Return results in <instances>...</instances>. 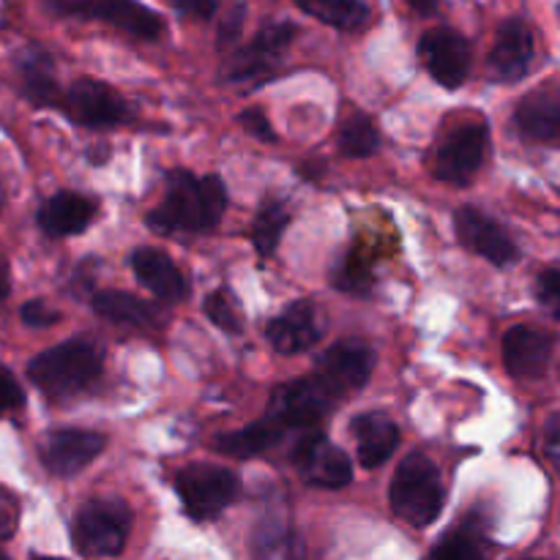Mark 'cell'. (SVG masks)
Returning <instances> with one entry per match:
<instances>
[{
  "label": "cell",
  "instance_id": "33",
  "mask_svg": "<svg viewBox=\"0 0 560 560\" xmlns=\"http://www.w3.org/2000/svg\"><path fill=\"white\" fill-rule=\"evenodd\" d=\"M22 405H25V392L14 381V375L5 366H0V416L20 410Z\"/></svg>",
  "mask_w": 560,
  "mask_h": 560
},
{
  "label": "cell",
  "instance_id": "35",
  "mask_svg": "<svg viewBox=\"0 0 560 560\" xmlns=\"http://www.w3.org/2000/svg\"><path fill=\"white\" fill-rule=\"evenodd\" d=\"M22 323L31 328H49L60 320V312H55L47 301H27L20 312Z\"/></svg>",
  "mask_w": 560,
  "mask_h": 560
},
{
  "label": "cell",
  "instance_id": "45",
  "mask_svg": "<svg viewBox=\"0 0 560 560\" xmlns=\"http://www.w3.org/2000/svg\"><path fill=\"white\" fill-rule=\"evenodd\" d=\"M525 560H545V558H525Z\"/></svg>",
  "mask_w": 560,
  "mask_h": 560
},
{
  "label": "cell",
  "instance_id": "26",
  "mask_svg": "<svg viewBox=\"0 0 560 560\" xmlns=\"http://www.w3.org/2000/svg\"><path fill=\"white\" fill-rule=\"evenodd\" d=\"M252 558L255 560H304L301 539L282 520H262L252 536Z\"/></svg>",
  "mask_w": 560,
  "mask_h": 560
},
{
  "label": "cell",
  "instance_id": "7",
  "mask_svg": "<svg viewBox=\"0 0 560 560\" xmlns=\"http://www.w3.org/2000/svg\"><path fill=\"white\" fill-rule=\"evenodd\" d=\"M487 145H490V131H487L485 120H468V124L448 131L446 140L438 145L432 173L446 184H470L474 175L479 173L481 162H485Z\"/></svg>",
  "mask_w": 560,
  "mask_h": 560
},
{
  "label": "cell",
  "instance_id": "8",
  "mask_svg": "<svg viewBox=\"0 0 560 560\" xmlns=\"http://www.w3.org/2000/svg\"><path fill=\"white\" fill-rule=\"evenodd\" d=\"M299 27L293 22H268L255 42L246 44L244 49H235L224 63V80L228 82H252L271 74L282 63L284 52L293 44Z\"/></svg>",
  "mask_w": 560,
  "mask_h": 560
},
{
  "label": "cell",
  "instance_id": "19",
  "mask_svg": "<svg viewBox=\"0 0 560 560\" xmlns=\"http://www.w3.org/2000/svg\"><path fill=\"white\" fill-rule=\"evenodd\" d=\"M131 268H135L137 279H140L156 299L167 301V304H180V301L189 295V282H186L184 273L178 271L173 257L164 255L162 249L140 246V249L131 255Z\"/></svg>",
  "mask_w": 560,
  "mask_h": 560
},
{
  "label": "cell",
  "instance_id": "4",
  "mask_svg": "<svg viewBox=\"0 0 560 560\" xmlns=\"http://www.w3.org/2000/svg\"><path fill=\"white\" fill-rule=\"evenodd\" d=\"M131 534V509L120 498H93L71 523V541L88 558H115Z\"/></svg>",
  "mask_w": 560,
  "mask_h": 560
},
{
  "label": "cell",
  "instance_id": "5",
  "mask_svg": "<svg viewBox=\"0 0 560 560\" xmlns=\"http://www.w3.org/2000/svg\"><path fill=\"white\" fill-rule=\"evenodd\" d=\"M175 492L184 503V512L197 523H206V520H217L230 503H235L241 481L233 470L222 465L197 463L175 476Z\"/></svg>",
  "mask_w": 560,
  "mask_h": 560
},
{
  "label": "cell",
  "instance_id": "24",
  "mask_svg": "<svg viewBox=\"0 0 560 560\" xmlns=\"http://www.w3.org/2000/svg\"><path fill=\"white\" fill-rule=\"evenodd\" d=\"M282 435H284L282 427L273 424V421L266 416V419L255 421V424L244 427V430L219 435L217 441H213V448H217L219 454H228V457L249 459L277 446V443L282 441Z\"/></svg>",
  "mask_w": 560,
  "mask_h": 560
},
{
  "label": "cell",
  "instance_id": "22",
  "mask_svg": "<svg viewBox=\"0 0 560 560\" xmlns=\"http://www.w3.org/2000/svg\"><path fill=\"white\" fill-rule=\"evenodd\" d=\"M514 124L528 140L556 142L560 131V98L556 88L528 93L514 109Z\"/></svg>",
  "mask_w": 560,
  "mask_h": 560
},
{
  "label": "cell",
  "instance_id": "39",
  "mask_svg": "<svg viewBox=\"0 0 560 560\" xmlns=\"http://www.w3.org/2000/svg\"><path fill=\"white\" fill-rule=\"evenodd\" d=\"M244 14H246V9H244V5H238V9H235L233 14L224 20L222 31H219V47H230V44L238 38L241 25H244Z\"/></svg>",
  "mask_w": 560,
  "mask_h": 560
},
{
  "label": "cell",
  "instance_id": "11",
  "mask_svg": "<svg viewBox=\"0 0 560 560\" xmlns=\"http://www.w3.org/2000/svg\"><path fill=\"white\" fill-rule=\"evenodd\" d=\"M107 448V438L93 430H55L38 446L44 468L52 476L69 479L85 470L88 465Z\"/></svg>",
  "mask_w": 560,
  "mask_h": 560
},
{
  "label": "cell",
  "instance_id": "1",
  "mask_svg": "<svg viewBox=\"0 0 560 560\" xmlns=\"http://www.w3.org/2000/svg\"><path fill=\"white\" fill-rule=\"evenodd\" d=\"M228 211V189L219 175L197 178L189 170H173L164 178V200L148 213V228L162 235L208 233Z\"/></svg>",
  "mask_w": 560,
  "mask_h": 560
},
{
  "label": "cell",
  "instance_id": "27",
  "mask_svg": "<svg viewBox=\"0 0 560 560\" xmlns=\"http://www.w3.org/2000/svg\"><path fill=\"white\" fill-rule=\"evenodd\" d=\"M424 560H487L485 525H481V520H465L457 530L443 536Z\"/></svg>",
  "mask_w": 560,
  "mask_h": 560
},
{
  "label": "cell",
  "instance_id": "31",
  "mask_svg": "<svg viewBox=\"0 0 560 560\" xmlns=\"http://www.w3.org/2000/svg\"><path fill=\"white\" fill-rule=\"evenodd\" d=\"M206 315L213 326H219L228 334H238L244 328V317H241V306L228 290H217L206 299Z\"/></svg>",
  "mask_w": 560,
  "mask_h": 560
},
{
  "label": "cell",
  "instance_id": "17",
  "mask_svg": "<svg viewBox=\"0 0 560 560\" xmlns=\"http://www.w3.org/2000/svg\"><path fill=\"white\" fill-rule=\"evenodd\" d=\"M552 350H556V337L550 331L536 326H514L503 339V361L509 375L536 381L550 366Z\"/></svg>",
  "mask_w": 560,
  "mask_h": 560
},
{
  "label": "cell",
  "instance_id": "40",
  "mask_svg": "<svg viewBox=\"0 0 560 560\" xmlns=\"http://www.w3.org/2000/svg\"><path fill=\"white\" fill-rule=\"evenodd\" d=\"M558 441H560V416L552 413L545 427V454L552 465H558V457H560Z\"/></svg>",
  "mask_w": 560,
  "mask_h": 560
},
{
  "label": "cell",
  "instance_id": "12",
  "mask_svg": "<svg viewBox=\"0 0 560 560\" xmlns=\"http://www.w3.org/2000/svg\"><path fill=\"white\" fill-rule=\"evenodd\" d=\"M293 463L299 474L304 476L306 485L323 487V490H339L348 487L353 479V463L339 446H334L326 435H306L295 446Z\"/></svg>",
  "mask_w": 560,
  "mask_h": 560
},
{
  "label": "cell",
  "instance_id": "29",
  "mask_svg": "<svg viewBox=\"0 0 560 560\" xmlns=\"http://www.w3.org/2000/svg\"><path fill=\"white\" fill-rule=\"evenodd\" d=\"M290 219H293L290 217V208L282 200L262 202L255 222H252V244H255V249L262 257H271L279 249V241H282Z\"/></svg>",
  "mask_w": 560,
  "mask_h": 560
},
{
  "label": "cell",
  "instance_id": "15",
  "mask_svg": "<svg viewBox=\"0 0 560 560\" xmlns=\"http://www.w3.org/2000/svg\"><path fill=\"white\" fill-rule=\"evenodd\" d=\"M536 58L534 31L525 20L503 22L490 49V77L498 82H517L530 71Z\"/></svg>",
  "mask_w": 560,
  "mask_h": 560
},
{
  "label": "cell",
  "instance_id": "41",
  "mask_svg": "<svg viewBox=\"0 0 560 560\" xmlns=\"http://www.w3.org/2000/svg\"><path fill=\"white\" fill-rule=\"evenodd\" d=\"M408 3H410V9L421 16H430L432 11L438 9V0H408Z\"/></svg>",
  "mask_w": 560,
  "mask_h": 560
},
{
  "label": "cell",
  "instance_id": "42",
  "mask_svg": "<svg viewBox=\"0 0 560 560\" xmlns=\"http://www.w3.org/2000/svg\"><path fill=\"white\" fill-rule=\"evenodd\" d=\"M11 284H9V273H5V268H0V304H3V299L9 295Z\"/></svg>",
  "mask_w": 560,
  "mask_h": 560
},
{
  "label": "cell",
  "instance_id": "38",
  "mask_svg": "<svg viewBox=\"0 0 560 560\" xmlns=\"http://www.w3.org/2000/svg\"><path fill=\"white\" fill-rule=\"evenodd\" d=\"M173 9L189 20H211L219 9V0H173Z\"/></svg>",
  "mask_w": 560,
  "mask_h": 560
},
{
  "label": "cell",
  "instance_id": "32",
  "mask_svg": "<svg viewBox=\"0 0 560 560\" xmlns=\"http://www.w3.org/2000/svg\"><path fill=\"white\" fill-rule=\"evenodd\" d=\"M334 284H337L339 290H348V293L361 295L370 290L372 277H370V271H366L364 260H359L355 255H350L348 260L339 262V271H337V277H334Z\"/></svg>",
  "mask_w": 560,
  "mask_h": 560
},
{
  "label": "cell",
  "instance_id": "10",
  "mask_svg": "<svg viewBox=\"0 0 560 560\" xmlns=\"http://www.w3.org/2000/svg\"><path fill=\"white\" fill-rule=\"evenodd\" d=\"M63 109L71 115V120L88 126V129H109V126H118L129 118L124 96L113 91L107 82L91 80V77L77 80L66 91Z\"/></svg>",
  "mask_w": 560,
  "mask_h": 560
},
{
  "label": "cell",
  "instance_id": "37",
  "mask_svg": "<svg viewBox=\"0 0 560 560\" xmlns=\"http://www.w3.org/2000/svg\"><path fill=\"white\" fill-rule=\"evenodd\" d=\"M16 523H20V506H16V498L9 495L5 490H0V541L14 536Z\"/></svg>",
  "mask_w": 560,
  "mask_h": 560
},
{
  "label": "cell",
  "instance_id": "43",
  "mask_svg": "<svg viewBox=\"0 0 560 560\" xmlns=\"http://www.w3.org/2000/svg\"><path fill=\"white\" fill-rule=\"evenodd\" d=\"M3 200H5V191H3V184H0V208H3Z\"/></svg>",
  "mask_w": 560,
  "mask_h": 560
},
{
  "label": "cell",
  "instance_id": "6",
  "mask_svg": "<svg viewBox=\"0 0 560 560\" xmlns=\"http://www.w3.org/2000/svg\"><path fill=\"white\" fill-rule=\"evenodd\" d=\"M339 394L320 375L301 377L279 386L268 402V419L282 430H312L337 405Z\"/></svg>",
  "mask_w": 560,
  "mask_h": 560
},
{
  "label": "cell",
  "instance_id": "23",
  "mask_svg": "<svg viewBox=\"0 0 560 560\" xmlns=\"http://www.w3.org/2000/svg\"><path fill=\"white\" fill-rule=\"evenodd\" d=\"M16 71H20L22 91L38 107L58 104L60 91L55 80V63L42 47H27L16 55Z\"/></svg>",
  "mask_w": 560,
  "mask_h": 560
},
{
  "label": "cell",
  "instance_id": "18",
  "mask_svg": "<svg viewBox=\"0 0 560 560\" xmlns=\"http://www.w3.org/2000/svg\"><path fill=\"white\" fill-rule=\"evenodd\" d=\"M266 337L279 353H304L312 345L320 342L323 320L310 301H295L268 323Z\"/></svg>",
  "mask_w": 560,
  "mask_h": 560
},
{
  "label": "cell",
  "instance_id": "34",
  "mask_svg": "<svg viewBox=\"0 0 560 560\" xmlns=\"http://www.w3.org/2000/svg\"><path fill=\"white\" fill-rule=\"evenodd\" d=\"M536 295H539V301L552 312V315H558V304H560L558 268H547V271L539 273V279H536Z\"/></svg>",
  "mask_w": 560,
  "mask_h": 560
},
{
  "label": "cell",
  "instance_id": "25",
  "mask_svg": "<svg viewBox=\"0 0 560 560\" xmlns=\"http://www.w3.org/2000/svg\"><path fill=\"white\" fill-rule=\"evenodd\" d=\"M93 312L115 326H137L145 328L156 323V312L142 304L137 295L120 293V290H104L93 295Z\"/></svg>",
  "mask_w": 560,
  "mask_h": 560
},
{
  "label": "cell",
  "instance_id": "28",
  "mask_svg": "<svg viewBox=\"0 0 560 560\" xmlns=\"http://www.w3.org/2000/svg\"><path fill=\"white\" fill-rule=\"evenodd\" d=\"M304 14L337 27V31H361L370 25V5L364 0H295Z\"/></svg>",
  "mask_w": 560,
  "mask_h": 560
},
{
  "label": "cell",
  "instance_id": "13",
  "mask_svg": "<svg viewBox=\"0 0 560 560\" xmlns=\"http://www.w3.org/2000/svg\"><path fill=\"white\" fill-rule=\"evenodd\" d=\"M375 361V350L364 339H342V342L331 345L320 355V361H317L320 372L317 375L342 397V394H353L370 383Z\"/></svg>",
  "mask_w": 560,
  "mask_h": 560
},
{
  "label": "cell",
  "instance_id": "20",
  "mask_svg": "<svg viewBox=\"0 0 560 560\" xmlns=\"http://www.w3.org/2000/svg\"><path fill=\"white\" fill-rule=\"evenodd\" d=\"M96 200L77 191H58L38 208V228L52 238L77 235L96 219Z\"/></svg>",
  "mask_w": 560,
  "mask_h": 560
},
{
  "label": "cell",
  "instance_id": "16",
  "mask_svg": "<svg viewBox=\"0 0 560 560\" xmlns=\"http://www.w3.org/2000/svg\"><path fill=\"white\" fill-rule=\"evenodd\" d=\"M69 14L88 16V20H102L129 36L142 38V42H156L164 33L162 16L137 0H85V3L69 5Z\"/></svg>",
  "mask_w": 560,
  "mask_h": 560
},
{
  "label": "cell",
  "instance_id": "44",
  "mask_svg": "<svg viewBox=\"0 0 560 560\" xmlns=\"http://www.w3.org/2000/svg\"><path fill=\"white\" fill-rule=\"evenodd\" d=\"M36 560H58V558H36Z\"/></svg>",
  "mask_w": 560,
  "mask_h": 560
},
{
  "label": "cell",
  "instance_id": "46",
  "mask_svg": "<svg viewBox=\"0 0 560 560\" xmlns=\"http://www.w3.org/2000/svg\"><path fill=\"white\" fill-rule=\"evenodd\" d=\"M0 560H9V558H5V556H3V552H0Z\"/></svg>",
  "mask_w": 560,
  "mask_h": 560
},
{
  "label": "cell",
  "instance_id": "30",
  "mask_svg": "<svg viewBox=\"0 0 560 560\" xmlns=\"http://www.w3.org/2000/svg\"><path fill=\"white\" fill-rule=\"evenodd\" d=\"M381 145V135H377L375 124H372L370 115H350L339 126V151L350 159H364L372 156Z\"/></svg>",
  "mask_w": 560,
  "mask_h": 560
},
{
  "label": "cell",
  "instance_id": "14",
  "mask_svg": "<svg viewBox=\"0 0 560 560\" xmlns=\"http://www.w3.org/2000/svg\"><path fill=\"white\" fill-rule=\"evenodd\" d=\"M454 228H457V238L468 246L470 252L490 260L492 266L506 268L520 260V249L514 241L509 238L506 230L498 222H492L485 211L474 206H463L454 217Z\"/></svg>",
  "mask_w": 560,
  "mask_h": 560
},
{
  "label": "cell",
  "instance_id": "21",
  "mask_svg": "<svg viewBox=\"0 0 560 560\" xmlns=\"http://www.w3.org/2000/svg\"><path fill=\"white\" fill-rule=\"evenodd\" d=\"M353 438L359 463L370 470L381 468L399 446V430L386 413H364L353 419Z\"/></svg>",
  "mask_w": 560,
  "mask_h": 560
},
{
  "label": "cell",
  "instance_id": "3",
  "mask_svg": "<svg viewBox=\"0 0 560 560\" xmlns=\"http://www.w3.org/2000/svg\"><path fill=\"white\" fill-rule=\"evenodd\" d=\"M388 501L392 512L413 528H427L435 523L446 506V490L438 465L421 452L408 454L394 474Z\"/></svg>",
  "mask_w": 560,
  "mask_h": 560
},
{
  "label": "cell",
  "instance_id": "2",
  "mask_svg": "<svg viewBox=\"0 0 560 560\" xmlns=\"http://www.w3.org/2000/svg\"><path fill=\"white\" fill-rule=\"evenodd\" d=\"M104 350L91 339H69L58 348L38 353L27 364V377L42 388L47 397L66 399L85 392L102 377Z\"/></svg>",
  "mask_w": 560,
  "mask_h": 560
},
{
  "label": "cell",
  "instance_id": "9",
  "mask_svg": "<svg viewBox=\"0 0 560 560\" xmlns=\"http://www.w3.org/2000/svg\"><path fill=\"white\" fill-rule=\"evenodd\" d=\"M419 58L438 85L454 91L468 80L470 66H474V49L463 33L452 31V27H435L421 36Z\"/></svg>",
  "mask_w": 560,
  "mask_h": 560
},
{
  "label": "cell",
  "instance_id": "36",
  "mask_svg": "<svg viewBox=\"0 0 560 560\" xmlns=\"http://www.w3.org/2000/svg\"><path fill=\"white\" fill-rule=\"evenodd\" d=\"M238 124L244 126V129L249 131L255 140L277 142V131L271 129V124H268V118H266V113H262V109H257V107L246 109V113L238 115Z\"/></svg>",
  "mask_w": 560,
  "mask_h": 560
}]
</instances>
